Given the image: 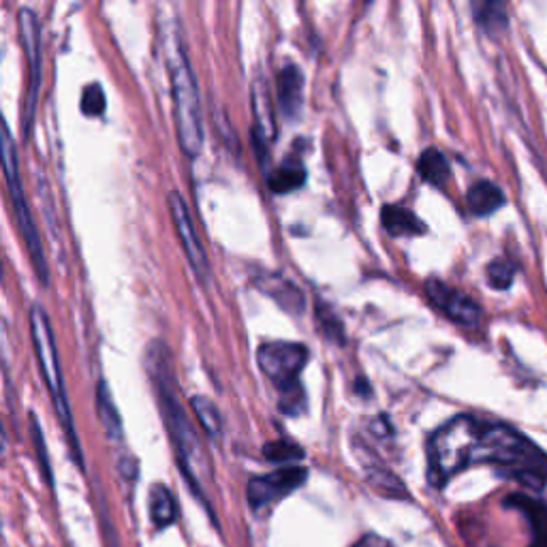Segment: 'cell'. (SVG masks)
I'll list each match as a JSON object with an SVG mask.
<instances>
[{
  "instance_id": "6da1fadb",
  "label": "cell",
  "mask_w": 547,
  "mask_h": 547,
  "mask_svg": "<svg viewBox=\"0 0 547 547\" xmlns=\"http://www.w3.org/2000/svg\"><path fill=\"white\" fill-rule=\"evenodd\" d=\"M146 370L154 385L161 415H163L167 434L174 445L178 465L193 492L205 500V488L212 483V465L208 451L201 443L197 430L188 420V412L180 402V392L174 378L169 349L161 340H152L146 349Z\"/></svg>"
},
{
  "instance_id": "7a4b0ae2",
  "label": "cell",
  "mask_w": 547,
  "mask_h": 547,
  "mask_svg": "<svg viewBox=\"0 0 547 547\" xmlns=\"http://www.w3.org/2000/svg\"><path fill=\"white\" fill-rule=\"evenodd\" d=\"M161 39H163V54L171 80L178 143L188 159H197L204 148V114H201L197 80L174 15L165 18L161 24Z\"/></svg>"
},
{
  "instance_id": "3957f363",
  "label": "cell",
  "mask_w": 547,
  "mask_h": 547,
  "mask_svg": "<svg viewBox=\"0 0 547 547\" xmlns=\"http://www.w3.org/2000/svg\"><path fill=\"white\" fill-rule=\"evenodd\" d=\"M28 319H30V336H32V347H35V353H37L39 370H41L43 381H46V387L49 392V400H52V404H54L56 417H58L65 437H66V440H69V447H71V454H74L75 465L83 468V454L80 447V438H77V432H75L74 412H71L69 395H66L63 370H60V357H58V349H56L52 323H49L46 308L39 304L32 306L30 312H28Z\"/></svg>"
},
{
  "instance_id": "277c9868",
  "label": "cell",
  "mask_w": 547,
  "mask_h": 547,
  "mask_svg": "<svg viewBox=\"0 0 547 547\" xmlns=\"http://www.w3.org/2000/svg\"><path fill=\"white\" fill-rule=\"evenodd\" d=\"M0 167H3L4 182H7L15 219H18L20 233H22V238H24L28 253H30L32 265H35L39 281H41L43 284H48V281H49L48 261H46V253H43L41 238H39L37 225H35V221H32L30 208H28V201L24 195V184H22V174H20L18 146H15V137H13V133H11V128L3 114H0Z\"/></svg>"
},
{
  "instance_id": "5b68a950",
  "label": "cell",
  "mask_w": 547,
  "mask_h": 547,
  "mask_svg": "<svg viewBox=\"0 0 547 547\" xmlns=\"http://www.w3.org/2000/svg\"><path fill=\"white\" fill-rule=\"evenodd\" d=\"M18 26L28 65L26 97L24 108H22V131H24V137H30V128L37 114L39 88H41V24H39V15L35 11L30 7H22L18 11Z\"/></svg>"
},
{
  "instance_id": "8992f818",
  "label": "cell",
  "mask_w": 547,
  "mask_h": 547,
  "mask_svg": "<svg viewBox=\"0 0 547 547\" xmlns=\"http://www.w3.org/2000/svg\"><path fill=\"white\" fill-rule=\"evenodd\" d=\"M308 349L300 343H264L256 349V364L274 387L284 394L300 387V374L308 364Z\"/></svg>"
},
{
  "instance_id": "52a82bcc",
  "label": "cell",
  "mask_w": 547,
  "mask_h": 547,
  "mask_svg": "<svg viewBox=\"0 0 547 547\" xmlns=\"http://www.w3.org/2000/svg\"><path fill=\"white\" fill-rule=\"evenodd\" d=\"M167 205H169L171 221H174L176 233H178V238H180L184 255H187L195 276H197L199 281L205 284L210 281V259H208V253H205L204 244H201V239L197 236V229H195L191 210H188L187 201H184L180 191L167 193Z\"/></svg>"
},
{
  "instance_id": "ba28073f",
  "label": "cell",
  "mask_w": 547,
  "mask_h": 547,
  "mask_svg": "<svg viewBox=\"0 0 547 547\" xmlns=\"http://www.w3.org/2000/svg\"><path fill=\"white\" fill-rule=\"evenodd\" d=\"M308 479V471L304 466H284L270 474L250 479L247 485V499L253 509H264L272 502L293 494Z\"/></svg>"
},
{
  "instance_id": "9c48e42d",
  "label": "cell",
  "mask_w": 547,
  "mask_h": 547,
  "mask_svg": "<svg viewBox=\"0 0 547 547\" xmlns=\"http://www.w3.org/2000/svg\"><path fill=\"white\" fill-rule=\"evenodd\" d=\"M250 109H253V146L259 163L267 161L272 143L276 142V111H274L272 94L267 82L256 77L250 86Z\"/></svg>"
},
{
  "instance_id": "30bf717a",
  "label": "cell",
  "mask_w": 547,
  "mask_h": 547,
  "mask_svg": "<svg viewBox=\"0 0 547 547\" xmlns=\"http://www.w3.org/2000/svg\"><path fill=\"white\" fill-rule=\"evenodd\" d=\"M426 295L443 315H447L451 321L460 323V326L474 327L482 321V308H479L477 301L460 289L438 281V278H428Z\"/></svg>"
},
{
  "instance_id": "8fae6325",
  "label": "cell",
  "mask_w": 547,
  "mask_h": 547,
  "mask_svg": "<svg viewBox=\"0 0 547 547\" xmlns=\"http://www.w3.org/2000/svg\"><path fill=\"white\" fill-rule=\"evenodd\" d=\"M278 105H281L282 116L289 122H293L301 111V99H304V74L300 66L287 65L278 71Z\"/></svg>"
},
{
  "instance_id": "7c38bea8",
  "label": "cell",
  "mask_w": 547,
  "mask_h": 547,
  "mask_svg": "<svg viewBox=\"0 0 547 547\" xmlns=\"http://www.w3.org/2000/svg\"><path fill=\"white\" fill-rule=\"evenodd\" d=\"M381 222L385 231L394 238H411V236H420V233L426 231L420 216H417L412 210L398 204L383 205Z\"/></svg>"
},
{
  "instance_id": "4fadbf2b",
  "label": "cell",
  "mask_w": 547,
  "mask_h": 547,
  "mask_svg": "<svg viewBox=\"0 0 547 547\" xmlns=\"http://www.w3.org/2000/svg\"><path fill=\"white\" fill-rule=\"evenodd\" d=\"M466 205L473 216L483 219V216L494 214V212H499L502 205H505V193H502L494 182L479 180L468 188Z\"/></svg>"
},
{
  "instance_id": "5bb4252c",
  "label": "cell",
  "mask_w": 547,
  "mask_h": 547,
  "mask_svg": "<svg viewBox=\"0 0 547 547\" xmlns=\"http://www.w3.org/2000/svg\"><path fill=\"white\" fill-rule=\"evenodd\" d=\"M148 513L156 528H169L178 520V502L171 490L163 483H154L148 492Z\"/></svg>"
},
{
  "instance_id": "9a60e30c",
  "label": "cell",
  "mask_w": 547,
  "mask_h": 547,
  "mask_svg": "<svg viewBox=\"0 0 547 547\" xmlns=\"http://www.w3.org/2000/svg\"><path fill=\"white\" fill-rule=\"evenodd\" d=\"M509 505L522 511L533 528V547H547V505L543 500L528 499V496L516 494L509 499Z\"/></svg>"
},
{
  "instance_id": "2e32d148",
  "label": "cell",
  "mask_w": 547,
  "mask_h": 547,
  "mask_svg": "<svg viewBox=\"0 0 547 547\" xmlns=\"http://www.w3.org/2000/svg\"><path fill=\"white\" fill-rule=\"evenodd\" d=\"M474 22L483 28L488 35H500L509 26V11L505 3L499 0H483V3H473Z\"/></svg>"
},
{
  "instance_id": "e0dca14e",
  "label": "cell",
  "mask_w": 547,
  "mask_h": 547,
  "mask_svg": "<svg viewBox=\"0 0 547 547\" xmlns=\"http://www.w3.org/2000/svg\"><path fill=\"white\" fill-rule=\"evenodd\" d=\"M306 182V169L300 161H287V163L276 167L267 174V187L272 193L287 195L298 191Z\"/></svg>"
},
{
  "instance_id": "ac0fdd59",
  "label": "cell",
  "mask_w": 547,
  "mask_h": 547,
  "mask_svg": "<svg viewBox=\"0 0 547 547\" xmlns=\"http://www.w3.org/2000/svg\"><path fill=\"white\" fill-rule=\"evenodd\" d=\"M97 412H99L100 426H103L108 438L120 440L122 438L120 412H118V409H116L114 398H111L109 385L105 381H99V385H97Z\"/></svg>"
},
{
  "instance_id": "d6986e66",
  "label": "cell",
  "mask_w": 547,
  "mask_h": 547,
  "mask_svg": "<svg viewBox=\"0 0 547 547\" xmlns=\"http://www.w3.org/2000/svg\"><path fill=\"white\" fill-rule=\"evenodd\" d=\"M417 171L423 180L434 184V187H443L449 180L451 167L447 156H445L437 148L423 150L420 161H417Z\"/></svg>"
},
{
  "instance_id": "ffe728a7",
  "label": "cell",
  "mask_w": 547,
  "mask_h": 547,
  "mask_svg": "<svg viewBox=\"0 0 547 547\" xmlns=\"http://www.w3.org/2000/svg\"><path fill=\"white\" fill-rule=\"evenodd\" d=\"M264 293H270L284 310L301 312L304 310V295L295 284H291L287 278L281 276H265L264 278Z\"/></svg>"
},
{
  "instance_id": "44dd1931",
  "label": "cell",
  "mask_w": 547,
  "mask_h": 547,
  "mask_svg": "<svg viewBox=\"0 0 547 547\" xmlns=\"http://www.w3.org/2000/svg\"><path fill=\"white\" fill-rule=\"evenodd\" d=\"M191 409L197 417L199 426L205 430V434L212 438H219L222 434V417L221 411L216 409V404L205 395H193L191 398Z\"/></svg>"
},
{
  "instance_id": "7402d4cb",
  "label": "cell",
  "mask_w": 547,
  "mask_h": 547,
  "mask_svg": "<svg viewBox=\"0 0 547 547\" xmlns=\"http://www.w3.org/2000/svg\"><path fill=\"white\" fill-rule=\"evenodd\" d=\"M366 479L378 494L387 496V499H402V496H406L404 483H402L392 471H387V468L368 466Z\"/></svg>"
},
{
  "instance_id": "603a6c76",
  "label": "cell",
  "mask_w": 547,
  "mask_h": 547,
  "mask_svg": "<svg viewBox=\"0 0 547 547\" xmlns=\"http://www.w3.org/2000/svg\"><path fill=\"white\" fill-rule=\"evenodd\" d=\"M517 267L509 256H496V259L490 261L488 265V282L490 287L499 289V291H505L509 289L513 281H516Z\"/></svg>"
},
{
  "instance_id": "cb8c5ba5",
  "label": "cell",
  "mask_w": 547,
  "mask_h": 547,
  "mask_svg": "<svg viewBox=\"0 0 547 547\" xmlns=\"http://www.w3.org/2000/svg\"><path fill=\"white\" fill-rule=\"evenodd\" d=\"M315 317H317V323H319L321 332L326 334L329 340H334V343H338V344L344 343V327H343V321L336 317V312H334L326 304H317Z\"/></svg>"
},
{
  "instance_id": "d4e9b609",
  "label": "cell",
  "mask_w": 547,
  "mask_h": 547,
  "mask_svg": "<svg viewBox=\"0 0 547 547\" xmlns=\"http://www.w3.org/2000/svg\"><path fill=\"white\" fill-rule=\"evenodd\" d=\"M28 420H30V434H32V443H35V451H37V457H39V466H41V473L43 477H46L48 485H52L54 488V474H52V465H49V457H48V449H46V438H43V432H41V426H39L37 417L28 415Z\"/></svg>"
},
{
  "instance_id": "484cf974",
  "label": "cell",
  "mask_w": 547,
  "mask_h": 547,
  "mask_svg": "<svg viewBox=\"0 0 547 547\" xmlns=\"http://www.w3.org/2000/svg\"><path fill=\"white\" fill-rule=\"evenodd\" d=\"M264 456L270 462H295L304 457V449L291 440H274L264 447Z\"/></svg>"
},
{
  "instance_id": "4316f807",
  "label": "cell",
  "mask_w": 547,
  "mask_h": 547,
  "mask_svg": "<svg viewBox=\"0 0 547 547\" xmlns=\"http://www.w3.org/2000/svg\"><path fill=\"white\" fill-rule=\"evenodd\" d=\"M82 111L86 116H100L105 111V92L99 83H91L82 92Z\"/></svg>"
},
{
  "instance_id": "83f0119b",
  "label": "cell",
  "mask_w": 547,
  "mask_h": 547,
  "mask_svg": "<svg viewBox=\"0 0 547 547\" xmlns=\"http://www.w3.org/2000/svg\"><path fill=\"white\" fill-rule=\"evenodd\" d=\"M281 411L284 412V415H300V412L306 411V394L304 389L295 387V389H289V392L281 394Z\"/></svg>"
},
{
  "instance_id": "f1b7e54d",
  "label": "cell",
  "mask_w": 547,
  "mask_h": 547,
  "mask_svg": "<svg viewBox=\"0 0 547 547\" xmlns=\"http://www.w3.org/2000/svg\"><path fill=\"white\" fill-rule=\"evenodd\" d=\"M353 547H394V545L389 543L387 539L378 537V534H366V537L357 541Z\"/></svg>"
},
{
  "instance_id": "f546056e",
  "label": "cell",
  "mask_w": 547,
  "mask_h": 547,
  "mask_svg": "<svg viewBox=\"0 0 547 547\" xmlns=\"http://www.w3.org/2000/svg\"><path fill=\"white\" fill-rule=\"evenodd\" d=\"M120 474L126 479H135L137 477V462L133 460V457H125V460H120Z\"/></svg>"
},
{
  "instance_id": "4dcf8cb0",
  "label": "cell",
  "mask_w": 547,
  "mask_h": 547,
  "mask_svg": "<svg viewBox=\"0 0 547 547\" xmlns=\"http://www.w3.org/2000/svg\"><path fill=\"white\" fill-rule=\"evenodd\" d=\"M4 445H7V434H4L3 423H0V454H3V451H4Z\"/></svg>"
}]
</instances>
